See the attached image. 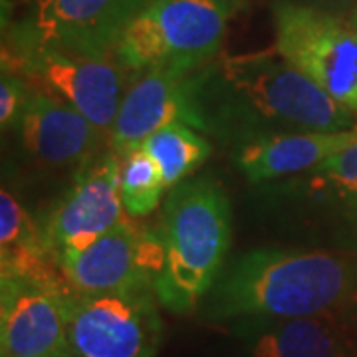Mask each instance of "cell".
Wrapping results in <instances>:
<instances>
[{"mask_svg": "<svg viewBox=\"0 0 357 357\" xmlns=\"http://www.w3.org/2000/svg\"><path fill=\"white\" fill-rule=\"evenodd\" d=\"M119 159H121L119 189L128 215L129 217L151 215L161 201L163 189H167L163 175L153 157L143 147H137Z\"/></svg>", "mask_w": 357, "mask_h": 357, "instance_id": "d6986e66", "label": "cell"}, {"mask_svg": "<svg viewBox=\"0 0 357 357\" xmlns=\"http://www.w3.org/2000/svg\"><path fill=\"white\" fill-rule=\"evenodd\" d=\"M151 0H30L8 44L105 56Z\"/></svg>", "mask_w": 357, "mask_h": 357, "instance_id": "ba28073f", "label": "cell"}, {"mask_svg": "<svg viewBox=\"0 0 357 357\" xmlns=\"http://www.w3.org/2000/svg\"><path fill=\"white\" fill-rule=\"evenodd\" d=\"M234 6V0H151L126 28L115 56L135 74H191L215 60Z\"/></svg>", "mask_w": 357, "mask_h": 357, "instance_id": "277c9868", "label": "cell"}, {"mask_svg": "<svg viewBox=\"0 0 357 357\" xmlns=\"http://www.w3.org/2000/svg\"><path fill=\"white\" fill-rule=\"evenodd\" d=\"M354 266L330 252L264 248L241 255L206 292L211 319H288L330 314L356 290Z\"/></svg>", "mask_w": 357, "mask_h": 357, "instance_id": "7a4b0ae2", "label": "cell"}, {"mask_svg": "<svg viewBox=\"0 0 357 357\" xmlns=\"http://www.w3.org/2000/svg\"><path fill=\"white\" fill-rule=\"evenodd\" d=\"M189 76L177 70L139 72L129 82V88L115 115L109 141L117 157H126L155 131L171 123L195 128Z\"/></svg>", "mask_w": 357, "mask_h": 357, "instance_id": "4fadbf2b", "label": "cell"}, {"mask_svg": "<svg viewBox=\"0 0 357 357\" xmlns=\"http://www.w3.org/2000/svg\"><path fill=\"white\" fill-rule=\"evenodd\" d=\"M163 258L159 230L145 229L126 218L86 250L60 260V270L72 292L86 296L123 292L153 286Z\"/></svg>", "mask_w": 357, "mask_h": 357, "instance_id": "8fae6325", "label": "cell"}, {"mask_svg": "<svg viewBox=\"0 0 357 357\" xmlns=\"http://www.w3.org/2000/svg\"><path fill=\"white\" fill-rule=\"evenodd\" d=\"M250 357H347L340 326L330 314L246 321Z\"/></svg>", "mask_w": 357, "mask_h": 357, "instance_id": "9a60e30c", "label": "cell"}, {"mask_svg": "<svg viewBox=\"0 0 357 357\" xmlns=\"http://www.w3.org/2000/svg\"><path fill=\"white\" fill-rule=\"evenodd\" d=\"M153 157L165 187H177L211 155V143L185 123H171L141 143Z\"/></svg>", "mask_w": 357, "mask_h": 357, "instance_id": "e0dca14e", "label": "cell"}, {"mask_svg": "<svg viewBox=\"0 0 357 357\" xmlns=\"http://www.w3.org/2000/svg\"><path fill=\"white\" fill-rule=\"evenodd\" d=\"M2 70L30 79L40 91L60 98L109 137L115 115L129 88V72L115 54L89 56L76 52L8 44Z\"/></svg>", "mask_w": 357, "mask_h": 357, "instance_id": "8992f818", "label": "cell"}, {"mask_svg": "<svg viewBox=\"0 0 357 357\" xmlns=\"http://www.w3.org/2000/svg\"><path fill=\"white\" fill-rule=\"evenodd\" d=\"M119 157H93L82 167L74 183L48 213L38 218L50 256L58 262L86 250L100 236L126 220L119 189Z\"/></svg>", "mask_w": 357, "mask_h": 357, "instance_id": "9c48e42d", "label": "cell"}, {"mask_svg": "<svg viewBox=\"0 0 357 357\" xmlns=\"http://www.w3.org/2000/svg\"><path fill=\"white\" fill-rule=\"evenodd\" d=\"M230 222L229 197L213 178L183 181L169 195L157 229L165 258L153 282L167 310L187 314L211 290L230 246Z\"/></svg>", "mask_w": 357, "mask_h": 357, "instance_id": "3957f363", "label": "cell"}, {"mask_svg": "<svg viewBox=\"0 0 357 357\" xmlns=\"http://www.w3.org/2000/svg\"><path fill=\"white\" fill-rule=\"evenodd\" d=\"M310 173L314 189L326 199L357 246V141Z\"/></svg>", "mask_w": 357, "mask_h": 357, "instance_id": "ac0fdd59", "label": "cell"}, {"mask_svg": "<svg viewBox=\"0 0 357 357\" xmlns=\"http://www.w3.org/2000/svg\"><path fill=\"white\" fill-rule=\"evenodd\" d=\"M351 24L356 26V30H357V6H356V10H354V14H351Z\"/></svg>", "mask_w": 357, "mask_h": 357, "instance_id": "7402d4cb", "label": "cell"}, {"mask_svg": "<svg viewBox=\"0 0 357 357\" xmlns=\"http://www.w3.org/2000/svg\"><path fill=\"white\" fill-rule=\"evenodd\" d=\"M0 262L2 274L66 282L58 262L44 244L38 220L30 217L6 189L0 192Z\"/></svg>", "mask_w": 357, "mask_h": 357, "instance_id": "2e32d148", "label": "cell"}, {"mask_svg": "<svg viewBox=\"0 0 357 357\" xmlns=\"http://www.w3.org/2000/svg\"><path fill=\"white\" fill-rule=\"evenodd\" d=\"M30 93L32 91H28L26 88L24 77L8 70H2V79H0V126L2 129L16 128V121L22 114Z\"/></svg>", "mask_w": 357, "mask_h": 357, "instance_id": "ffe728a7", "label": "cell"}, {"mask_svg": "<svg viewBox=\"0 0 357 357\" xmlns=\"http://www.w3.org/2000/svg\"><path fill=\"white\" fill-rule=\"evenodd\" d=\"M357 141V126L345 131H298L246 141L234 147L232 161L250 183L307 173Z\"/></svg>", "mask_w": 357, "mask_h": 357, "instance_id": "5bb4252c", "label": "cell"}, {"mask_svg": "<svg viewBox=\"0 0 357 357\" xmlns=\"http://www.w3.org/2000/svg\"><path fill=\"white\" fill-rule=\"evenodd\" d=\"M22 149L50 169L86 167L105 137L89 119L44 91H32L16 121Z\"/></svg>", "mask_w": 357, "mask_h": 357, "instance_id": "7c38bea8", "label": "cell"}, {"mask_svg": "<svg viewBox=\"0 0 357 357\" xmlns=\"http://www.w3.org/2000/svg\"><path fill=\"white\" fill-rule=\"evenodd\" d=\"M68 282L2 274L0 354L2 357H70Z\"/></svg>", "mask_w": 357, "mask_h": 357, "instance_id": "30bf717a", "label": "cell"}, {"mask_svg": "<svg viewBox=\"0 0 357 357\" xmlns=\"http://www.w3.org/2000/svg\"><path fill=\"white\" fill-rule=\"evenodd\" d=\"M234 2H236V4H241V2H243V0H234Z\"/></svg>", "mask_w": 357, "mask_h": 357, "instance_id": "603a6c76", "label": "cell"}, {"mask_svg": "<svg viewBox=\"0 0 357 357\" xmlns=\"http://www.w3.org/2000/svg\"><path fill=\"white\" fill-rule=\"evenodd\" d=\"M276 50L337 103L357 112V30L340 13L274 0Z\"/></svg>", "mask_w": 357, "mask_h": 357, "instance_id": "5b68a950", "label": "cell"}, {"mask_svg": "<svg viewBox=\"0 0 357 357\" xmlns=\"http://www.w3.org/2000/svg\"><path fill=\"white\" fill-rule=\"evenodd\" d=\"M300 2H306V4H314V6H319V8H328V10H333L337 13L342 6L354 2V0H300Z\"/></svg>", "mask_w": 357, "mask_h": 357, "instance_id": "44dd1931", "label": "cell"}, {"mask_svg": "<svg viewBox=\"0 0 357 357\" xmlns=\"http://www.w3.org/2000/svg\"><path fill=\"white\" fill-rule=\"evenodd\" d=\"M153 286L123 292L76 294L68 300V337L77 357H155L161 318Z\"/></svg>", "mask_w": 357, "mask_h": 357, "instance_id": "52a82bcc", "label": "cell"}, {"mask_svg": "<svg viewBox=\"0 0 357 357\" xmlns=\"http://www.w3.org/2000/svg\"><path fill=\"white\" fill-rule=\"evenodd\" d=\"M195 129L220 141L345 131L354 112L328 96L280 52L225 56L191 72Z\"/></svg>", "mask_w": 357, "mask_h": 357, "instance_id": "6da1fadb", "label": "cell"}]
</instances>
